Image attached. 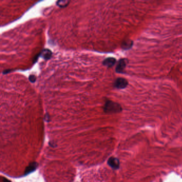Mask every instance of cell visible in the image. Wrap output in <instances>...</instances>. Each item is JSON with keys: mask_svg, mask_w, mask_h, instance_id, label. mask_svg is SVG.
I'll return each instance as SVG.
<instances>
[{"mask_svg": "<svg viewBox=\"0 0 182 182\" xmlns=\"http://www.w3.org/2000/svg\"><path fill=\"white\" fill-rule=\"evenodd\" d=\"M70 3L69 1L67 0H63V1H58L56 2V4L58 5L60 8H65L67 5H69V3Z\"/></svg>", "mask_w": 182, "mask_h": 182, "instance_id": "cell-9", "label": "cell"}, {"mask_svg": "<svg viewBox=\"0 0 182 182\" xmlns=\"http://www.w3.org/2000/svg\"><path fill=\"white\" fill-rule=\"evenodd\" d=\"M128 85V82L127 80L124 78L119 77L115 81L114 83V87L116 88L119 89H122L127 87Z\"/></svg>", "mask_w": 182, "mask_h": 182, "instance_id": "cell-2", "label": "cell"}, {"mask_svg": "<svg viewBox=\"0 0 182 182\" xmlns=\"http://www.w3.org/2000/svg\"><path fill=\"white\" fill-rule=\"evenodd\" d=\"M41 55L42 56L43 58L45 60H49L51 57L52 52L49 49H45L42 51Z\"/></svg>", "mask_w": 182, "mask_h": 182, "instance_id": "cell-8", "label": "cell"}, {"mask_svg": "<svg viewBox=\"0 0 182 182\" xmlns=\"http://www.w3.org/2000/svg\"><path fill=\"white\" fill-rule=\"evenodd\" d=\"M122 110L121 106L119 103L111 100H107L104 107V111L107 114L118 113Z\"/></svg>", "mask_w": 182, "mask_h": 182, "instance_id": "cell-1", "label": "cell"}, {"mask_svg": "<svg viewBox=\"0 0 182 182\" xmlns=\"http://www.w3.org/2000/svg\"><path fill=\"white\" fill-rule=\"evenodd\" d=\"M38 167V164L36 162H33L32 163L29 164L28 166L27 167L25 172V175L29 174L32 172L35 171Z\"/></svg>", "mask_w": 182, "mask_h": 182, "instance_id": "cell-5", "label": "cell"}, {"mask_svg": "<svg viewBox=\"0 0 182 182\" xmlns=\"http://www.w3.org/2000/svg\"><path fill=\"white\" fill-rule=\"evenodd\" d=\"M2 180L3 182H11L10 181H9V180H8V179L4 178V177H3Z\"/></svg>", "mask_w": 182, "mask_h": 182, "instance_id": "cell-11", "label": "cell"}, {"mask_svg": "<svg viewBox=\"0 0 182 182\" xmlns=\"http://www.w3.org/2000/svg\"><path fill=\"white\" fill-rule=\"evenodd\" d=\"M107 164L112 169H118L120 167V161L119 159L113 156L109 158L107 161Z\"/></svg>", "mask_w": 182, "mask_h": 182, "instance_id": "cell-4", "label": "cell"}, {"mask_svg": "<svg viewBox=\"0 0 182 182\" xmlns=\"http://www.w3.org/2000/svg\"><path fill=\"white\" fill-rule=\"evenodd\" d=\"M133 45V42L131 40H126L122 43V48L124 50H128L132 48Z\"/></svg>", "mask_w": 182, "mask_h": 182, "instance_id": "cell-7", "label": "cell"}, {"mask_svg": "<svg viewBox=\"0 0 182 182\" xmlns=\"http://www.w3.org/2000/svg\"><path fill=\"white\" fill-rule=\"evenodd\" d=\"M127 60L126 59H121L119 60L116 65L115 71L118 73H123L127 66Z\"/></svg>", "mask_w": 182, "mask_h": 182, "instance_id": "cell-3", "label": "cell"}, {"mask_svg": "<svg viewBox=\"0 0 182 182\" xmlns=\"http://www.w3.org/2000/svg\"><path fill=\"white\" fill-rule=\"evenodd\" d=\"M116 63V59L113 57L106 58L103 61V65L107 67H111L114 65Z\"/></svg>", "mask_w": 182, "mask_h": 182, "instance_id": "cell-6", "label": "cell"}, {"mask_svg": "<svg viewBox=\"0 0 182 182\" xmlns=\"http://www.w3.org/2000/svg\"><path fill=\"white\" fill-rule=\"evenodd\" d=\"M29 80L32 83H34L37 80V77L34 75H31L29 77Z\"/></svg>", "mask_w": 182, "mask_h": 182, "instance_id": "cell-10", "label": "cell"}]
</instances>
